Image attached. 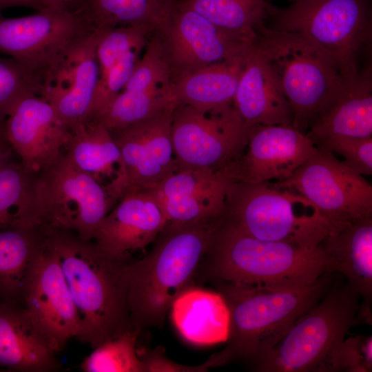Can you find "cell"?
<instances>
[{"label": "cell", "instance_id": "d590c367", "mask_svg": "<svg viewBox=\"0 0 372 372\" xmlns=\"http://www.w3.org/2000/svg\"><path fill=\"white\" fill-rule=\"evenodd\" d=\"M372 371V337L345 338L332 353L325 372Z\"/></svg>", "mask_w": 372, "mask_h": 372}, {"label": "cell", "instance_id": "7a4b0ae2", "mask_svg": "<svg viewBox=\"0 0 372 372\" xmlns=\"http://www.w3.org/2000/svg\"><path fill=\"white\" fill-rule=\"evenodd\" d=\"M223 211L185 223L166 222L149 253L129 267L128 305L134 329L162 328L207 250Z\"/></svg>", "mask_w": 372, "mask_h": 372}, {"label": "cell", "instance_id": "7c38bea8", "mask_svg": "<svg viewBox=\"0 0 372 372\" xmlns=\"http://www.w3.org/2000/svg\"><path fill=\"white\" fill-rule=\"evenodd\" d=\"M153 33L172 83L205 66L243 56L254 43L220 28L180 1Z\"/></svg>", "mask_w": 372, "mask_h": 372}, {"label": "cell", "instance_id": "44dd1931", "mask_svg": "<svg viewBox=\"0 0 372 372\" xmlns=\"http://www.w3.org/2000/svg\"><path fill=\"white\" fill-rule=\"evenodd\" d=\"M96 30L99 80L87 121L96 120L122 91L154 32L147 28L134 26Z\"/></svg>", "mask_w": 372, "mask_h": 372}, {"label": "cell", "instance_id": "9c48e42d", "mask_svg": "<svg viewBox=\"0 0 372 372\" xmlns=\"http://www.w3.org/2000/svg\"><path fill=\"white\" fill-rule=\"evenodd\" d=\"M34 208L39 228L71 231L94 240L114 206L105 184L76 167L64 154L37 173Z\"/></svg>", "mask_w": 372, "mask_h": 372}, {"label": "cell", "instance_id": "8fae6325", "mask_svg": "<svg viewBox=\"0 0 372 372\" xmlns=\"http://www.w3.org/2000/svg\"><path fill=\"white\" fill-rule=\"evenodd\" d=\"M272 183L309 200L328 220L332 231L372 217L371 185L324 149L318 148L291 176Z\"/></svg>", "mask_w": 372, "mask_h": 372}, {"label": "cell", "instance_id": "8992f818", "mask_svg": "<svg viewBox=\"0 0 372 372\" xmlns=\"http://www.w3.org/2000/svg\"><path fill=\"white\" fill-rule=\"evenodd\" d=\"M254 45L271 70L293 114L292 126L306 134L347 72L305 37L265 25Z\"/></svg>", "mask_w": 372, "mask_h": 372}, {"label": "cell", "instance_id": "5bb4252c", "mask_svg": "<svg viewBox=\"0 0 372 372\" xmlns=\"http://www.w3.org/2000/svg\"><path fill=\"white\" fill-rule=\"evenodd\" d=\"M81 12L45 8L21 17L0 13V54L39 75L67 49L93 32Z\"/></svg>", "mask_w": 372, "mask_h": 372}, {"label": "cell", "instance_id": "e575fe53", "mask_svg": "<svg viewBox=\"0 0 372 372\" xmlns=\"http://www.w3.org/2000/svg\"><path fill=\"white\" fill-rule=\"evenodd\" d=\"M316 145L342 157V163L356 173L362 176L372 174V136L333 135Z\"/></svg>", "mask_w": 372, "mask_h": 372}, {"label": "cell", "instance_id": "d4e9b609", "mask_svg": "<svg viewBox=\"0 0 372 372\" xmlns=\"http://www.w3.org/2000/svg\"><path fill=\"white\" fill-rule=\"evenodd\" d=\"M320 245L331 262L333 272H339L347 278L362 298V307L371 308L372 217L331 231Z\"/></svg>", "mask_w": 372, "mask_h": 372}, {"label": "cell", "instance_id": "603a6c76", "mask_svg": "<svg viewBox=\"0 0 372 372\" xmlns=\"http://www.w3.org/2000/svg\"><path fill=\"white\" fill-rule=\"evenodd\" d=\"M233 105L249 127L293 124L290 105L254 43L245 57Z\"/></svg>", "mask_w": 372, "mask_h": 372}, {"label": "cell", "instance_id": "cb8c5ba5", "mask_svg": "<svg viewBox=\"0 0 372 372\" xmlns=\"http://www.w3.org/2000/svg\"><path fill=\"white\" fill-rule=\"evenodd\" d=\"M174 325L187 342L198 346L225 342L229 329V312L218 291L189 286L170 307Z\"/></svg>", "mask_w": 372, "mask_h": 372}, {"label": "cell", "instance_id": "74e56055", "mask_svg": "<svg viewBox=\"0 0 372 372\" xmlns=\"http://www.w3.org/2000/svg\"><path fill=\"white\" fill-rule=\"evenodd\" d=\"M42 7L69 12H81L83 0H37Z\"/></svg>", "mask_w": 372, "mask_h": 372}, {"label": "cell", "instance_id": "e0dca14e", "mask_svg": "<svg viewBox=\"0 0 372 372\" xmlns=\"http://www.w3.org/2000/svg\"><path fill=\"white\" fill-rule=\"evenodd\" d=\"M19 162L37 173L65 152L70 129L41 96L29 93L11 107L1 127Z\"/></svg>", "mask_w": 372, "mask_h": 372}, {"label": "cell", "instance_id": "ffe728a7", "mask_svg": "<svg viewBox=\"0 0 372 372\" xmlns=\"http://www.w3.org/2000/svg\"><path fill=\"white\" fill-rule=\"evenodd\" d=\"M230 182L220 172L183 169L147 190L158 201L166 222L185 223L223 212Z\"/></svg>", "mask_w": 372, "mask_h": 372}, {"label": "cell", "instance_id": "d6986e66", "mask_svg": "<svg viewBox=\"0 0 372 372\" xmlns=\"http://www.w3.org/2000/svg\"><path fill=\"white\" fill-rule=\"evenodd\" d=\"M166 223L161 207L148 190L123 195L101 223L94 241L119 258L153 242Z\"/></svg>", "mask_w": 372, "mask_h": 372}, {"label": "cell", "instance_id": "f1b7e54d", "mask_svg": "<svg viewBox=\"0 0 372 372\" xmlns=\"http://www.w3.org/2000/svg\"><path fill=\"white\" fill-rule=\"evenodd\" d=\"M180 1L83 0L81 12L95 30L134 26L154 31Z\"/></svg>", "mask_w": 372, "mask_h": 372}, {"label": "cell", "instance_id": "5b68a950", "mask_svg": "<svg viewBox=\"0 0 372 372\" xmlns=\"http://www.w3.org/2000/svg\"><path fill=\"white\" fill-rule=\"evenodd\" d=\"M223 214L228 223L251 237L308 249L318 247L332 231L309 200L271 182H230Z\"/></svg>", "mask_w": 372, "mask_h": 372}, {"label": "cell", "instance_id": "ab89813d", "mask_svg": "<svg viewBox=\"0 0 372 372\" xmlns=\"http://www.w3.org/2000/svg\"><path fill=\"white\" fill-rule=\"evenodd\" d=\"M17 158L8 145L0 147V169Z\"/></svg>", "mask_w": 372, "mask_h": 372}, {"label": "cell", "instance_id": "836d02e7", "mask_svg": "<svg viewBox=\"0 0 372 372\" xmlns=\"http://www.w3.org/2000/svg\"><path fill=\"white\" fill-rule=\"evenodd\" d=\"M34 74L13 58L0 54V129L14 104L29 93L38 94Z\"/></svg>", "mask_w": 372, "mask_h": 372}, {"label": "cell", "instance_id": "1f68e13d", "mask_svg": "<svg viewBox=\"0 0 372 372\" xmlns=\"http://www.w3.org/2000/svg\"><path fill=\"white\" fill-rule=\"evenodd\" d=\"M36 176L17 159L0 169V227L38 229L34 203Z\"/></svg>", "mask_w": 372, "mask_h": 372}, {"label": "cell", "instance_id": "60d3db41", "mask_svg": "<svg viewBox=\"0 0 372 372\" xmlns=\"http://www.w3.org/2000/svg\"><path fill=\"white\" fill-rule=\"evenodd\" d=\"M6 145H8V144H7L6 141H5V139H4L2 131L0 129V147L4 146Z\"/></svg>", "mask_w": 372, "mask_h": 372}, {"label": "cell", "instance_id": "7402d4cb", "mask_svg": "<svg viewBox=\"0 0 372 372\" xmlns=\"http://www.w3.org/2000/svg\"><path fill=\"white\" fill-rule=\"evenodd\" d=\"M307 136L316 145L333 135L372 136L371 68L347 72L322 107Z\"/></svg>", "mask_w": 372, "mask_h": 372}, {"label": "cell", "instance_id": "f35d334b", "mask_svg": "<svg viewBox=\"0 0 372 372\" xmlns=\"http://www.w3.org/2000/svg\"><path fill=\"white\" fill-rule=\"evenodd\" d=\"M12 7H26L37 11L44 9L37 0H0V13L4 9Z\"/></svg>", "mask_w": 372, "mask_h": 372}, {"label": "cell", "instance_id": "83f0119b", "mask_svg": "<svg viewBox=\"0 0 372 372\" xmlns=\"http://www.w3.org/2000/svg\"><path fill=\"white\" fill-rule=\"evenodd\" d=\"M65 154L81 171L105 184L115 177L120 163V152L110 130L97 120L79 123L70 127Z\"/></svg>", "mask_w": 372, "mask_h": 372}, {"label": "cell", "instance_id": "9a60e30c", "mask_svg": "<svg viewBox=\"0 0 372 372\" xmlns=\"http://www.w3.org/2000/svg\"><path fill=\"white\" fill-rule=\"evenodd\" d=\"M23 292L25 315L56 353L78 337L81 321L77 309L59 261L43 234Z\"/></svg>", "mask_w": 372, "mask_h": 372}, {"label": "cell", "instance_id": "52a82bcc", "mask_svg": "<svg viewBox=\"0 0 372 372\" xmlns=\"http://www.w3.org/2000/svg\"><path fill=\"white\" fill-rule=\"evenodd\" d=\"M360 307V296L349 282L330 287L254 371L325 372L349 331L362 324Z\"/></svg>", "mask_w": 372, "mask_h": 372}, {"label": "cell", "instance_id": "b9f144b4", "mask_svg": "<svg viewBox=\"0 0 372 372\" xmlns=\"http://www.w3.org/2000/svg\"><path fill=\"white\" fill-rule=\"evenodd\" d=\"M290 1H299V0H290Z\"/></svg>", "mask_w": 372, "mask_h": 372}, {"label": "cell", "instance_id": "8d00e7d4", "mask_svg": "<svg viewBox=\"0 0 372 372\" xmlns=\"http://www.w3.org/2000/svg\"><path fill=\"white\" fill-rule=\"evenodd\" d=\"M138 355L145 367L146 372H203L213 368L211 358L198 366H186L176 363L165 356L164 349H137Z\"/></svg>", "mask_w": 372, "mask_h": 372}, {"label": "cell", "instance_id": "4316f807", "mask_svg": "<svg viewBox=\"0 0 372 372\" xmlns=\"http://www.w3.org/2000/svg\"><path fill=\"white\" fill-rule=\"evenodd\" d=\"M247 53L205 66L172 83L177 103L205 110L233 103Z\"/></svg>", "mask_w": 372, "mask_h": 372}, {"label": "cell", "instance_id": "ac0fdd59", "mask_svg": "<svg viewBox=\"0 0 372 372\" xmlns=\"http://www.w3.org/2000/svg\"><path fill=\"white\" fill-rule=\"evenodd\" d=\"M318 150L305 133L292 125H254L250 127L245 152L229 178L233 182L253 184L282 180Z\"/></svg>", "mask_w": 372, "mask_h": 372}, {"label": "cell", "instance_id": "277c9868", "mask_svg": "<svg viewBox=\"0 0 372 372\" xmlns=\"http://www.w3.org/2000/svg\"><path fill=\"white\" fill-rule=\"evenodd\" d=\"M198 269L207 280L271 289L310 285L333 272L321 245L308 249L259 240L228 223L224 214Z\"/></svg>", "mask_w": 372, "mask_h": 372}, {"label": "cell", "instance_id": "f546056e", "mask_svg": "<svg viewBox=\"0 0 372 372\" xmlns=\"http://www.w3.org/2000/svg\"><path fill=\"white\" fill-rule=\"evenodd\" d=\"M220 28L255 42L268 19L267 0H180Z\"/></svg>", "mask_w": 372, "mask_h": 372}, {"label": "cell", "instance_id": "2e32d148", "mask_svg": "<svg viewBox=\"0 0 372 372\" xmlns=\"http://www.w3.org/2000/svg\"><path fill=\"white\" fill-rule=\"evenodd\" d=\"M98 35L94 30L74 43L38 78V94L70 127L90 117L99 80Z\"/></svg>", "mask_w": 372, "mask_h": 372}, {"label": "cell", "instance_id": "3957f363", "mask_svg": "<svg viewBox=\"0 0 372 372\" xmlns=\"http://www.w3.org/2000/svg\"><path fill=\"white\" fill-rule=\"evenodd\" d=\"M330 273L310 285L280 289L209 280L229 312L226 345L211 355L216 366L238 362L254 369L327 292L331 287Z\"/></svg>", "mask_w": 372, "mask_h": 372}, {"label": "cell", "instance_id": "30bf717a", "mask_svg": "<svg viewBox=\"0 0 372 372\" xmlns=\"http://www.w3.org/2000/svg\"><path fill=\"white\" fill-rule=\"evenodd\" d=\"M249 131L233 103L205 110L178 104L171 125L178 169H207L229 178L245 152Z\"/></svg>", "mask_w": 372, "mask_h": 372}, {"label": "cell", "instance_id": "4dcf8cb0", "mask_svg": "<svg viewBox=\"0 0 372 372\" xmlns=\"http://www.w3.org/2000/svg\"><path fill=\"white\" fill-rule=\"evenodd\" d=\"M42 241L40 229L0 227V292H23L34 257Z\"/></svg>", "mask_w": 372, "mask_h": 372}, {"label": "cell", "instance_id": "ba28073f", "mask_svg": "<svg viewBox=\"0 0 372 372\" xmlns=\"http://www.w3.org/2000/svg\"><path fill=\"white\" fill-rule=\"evenodd\" d=\"M268 28L300 34L334 57L347 72L371 37V0H299L286 8L271 3Z\"/></svg>", "mask_w": 372, "mask_h": 372}, {"label": "cell", "instance_id": "484cf974", "mask_svg": "<svg viewBox=\"0 0 372 372\" xmlns=\"http://www.w3.org/2000/svg\"><path fill=\"white\" fill-rule=\"evenodd\" d=\"M56 353L23 309L0 305V366L25 372L56 369Z\"/></svg>", "mask_w": 372, "mask_h": 372}, {"label": "cell", "instance_id": "6da1fadb", "mask_svg": "<svg viewBox=\"0 0 372 372\" xmlns=\"http://www.w3.org/2000/svg\"><path fill=\"white\" fill-rule=\"evenodd\" d=\"M55 253L81 321L76 338L95 348L134 329L128 305L131 256L119 258L75 233L41 228Z\"/></svg>", "mask_w": 372, "mask_h": 372}, {"label": "cell", "instance_id": "4fadbf2b", "mask_svg": "<svg viewBox=\"0 0 372 372\" xmlns=\"http://www.w3.org/2000/svg\"><path fill=\"white\" fill-rule=\"evenodd\" d=\"M174 110L109 130L121 156L115 177L105 185L114 204L125 194L152 188L178 170L171 139Z\"/></svg>", "mask_w": 372, "mask_h": 372}, {"label": "cell", "instance_id": "d6a6232c", "mask_svg": "<svg viewBox=\"0 0 372 372\" xmlns=\"http://www.w3.org/2000/svg\"><path fill=\"white\" fill-rule=\"evenodd\" d=\"M140 331L127 330L94 348L81 364L84 372H146L137 353Z\"/></svg>", "mask_w": 372, "mask_h": 372}]
</instances>
